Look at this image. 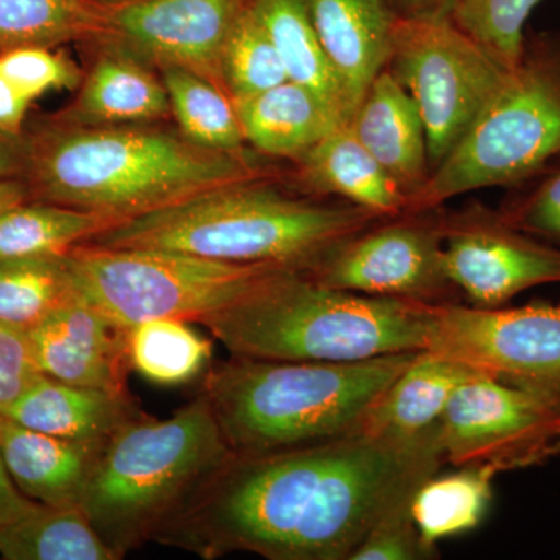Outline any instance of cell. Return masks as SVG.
Instances as JSON below:
<instances>
[{
	"label": "cell",
	"instance_id": "d6a6232c",
	"mask_svg": "<svg viewBox=\"0 0 560 560\" xmlns=\"http://www.w3.org/2000/svg\"><path fill=\"white\" fill-rule=\"evenodd\" d=\"M541 0H452L447 16L488 51L501 68L514 69L526 40V22Z\"/></svg>",
	"mask_w": 560,
	"mask_h": 560
},
{
	"label": "cell",
	"instance_id": "8d00e7d4",
	"mask_svg": "<svg viewBox=\"0 0 560 560\" xmlns=\"http://www.w3.org/2000/svg\"><path fill=\"white\" fill-rule=\"evenodd\" d=\"M40 375L27 331L0 323V410L13 404Z\"/></svg>",
	"mask_w": 560,
	"mask_h": 560
},
{
	"label": "cell",
	"instance_id": "3957f363",
	"mask_svg": "<svg viewBox=\"0 0 560 560\" xmlns=\"http://www.w3.org/2000/svg\"><path fill=\"white\" fill-rule=\"evenodd\" d=\"M382 217L350 202L293 197L267 179L230 184L145 215L86 243L178 250L230 264L311 270Z\"/></svg>",
	"mask_w": 560,
	"mask_h": 560
},
{
	"label": "cell",
	"instance_id": "ffe728a7",
	"mask_svg": "<svg viewBox=\"0 0 560 560\" xmlns=\"http://www.w3.org/2000/svg\"><path fill=\"white\" fill-rule=\"evenodd\" d=\"M0 412L40 433L103 444L140 411L128 393L70 385L43 374Z\"/></svg>",
	"mask_w": 560,
	"mask_h": 560
},
{
	"label": "cell",
	"instance_id": "5b68a950",
	"mask_svg": "<svg viewBox=\"0 0 560 560\" xmlns=\"http://www.w3.org/2000/svg\"><path fill=\"white\" fill-rule=\"evenodd\" d=\"M415 353L360 361L232 355L205 372L200 394L232 453L289 451L357 433Z\"/></svg>",
	"mask_w": 560,
	"mask_h": 560
},
{
	"label": "cell",
	"instance_id": "f35d334b",
	"mask_svg": "<svg viewBox=\"0 0 560 560\" xmlns=\"http://www.w3.org/2000/svg\"><path fill=\"white\" fill-rule=\"evenodd\" d=\"M33 504L35 501L27 499L11 480L0 456V528L20 518Z\"/></svg>",
	"mask_w": 560,
	"mask_h": 560
},
{
	"label": "cell",
	"instance_id": "30bf717a",
	"mask_svg": "<svg viewBox=\"0 0 560 560\" xmlns=\"http://www.w3.org/2000/svg\"><path fill=\"white\" fill-rule=\"evenodd\" d=\"M438 431L445 464L539 466L560 455V394L478 374L453 394Z\"/></svg>",
	"mask_w": 560,
	"mask_h": 560
},
{
	"label": "cell",
	"instance_id": "7bdbcfd3",
	"mask_svg": "<svg viewBox=\"0 0 560 560\" xmlns=\"http://www.w3.org/2000/svg\"><path fill=\"white\" fill-rule=\"evenodd\" d=\"M98 2H113V0H98Z\"/></svg>",
	"mask_w": 560,
	"mask_h": 560
},
{
	"label": "cell",
	"instance_id": "277c9868",
	"mask_svg": "<svg viewBox=\"0 0 560 560\" xmlns=\"http://www.w3.org/2000/svg\"><path fill=\"white\" fill-rule=\"evenodd\" d=\"M429 302L330 289L276 267L238 300L198 320L232 355L360 361L425 349Z\"/></svg>",
	"mask_w": 560,
	"mask_h": 560
},
{
	"label": "cell",
	"instance_id": "74e56055",
	"mask_svg": "<svg viewBox=\"0 0 560 560\" xmlns=\"http://www.w3.org/2000/svg\"><path fill=\"white\" fill-rule=\"evenodd\" d=\"M32 101L0 73V132L13 139H22L25 117Z\"/></svg>",
	"mask_w": 560,
	"mask_h": 560
},
{
	"label": "cell",
	"instance_id": "7a4b0ae2",
	"mask_svg": "<svg viewBox=\"0 0 560 560\" xmlns=\"http://www.w3.org/2000/svg\"><path fill=\"white\" fill-rule=\"evenodd\" d=\"M32 200L130 220L205 191L268 179L246 156L206 149L184 135L132 125L60 124L22 140Z\"/></svg>",
	"mask_w": 560,
	"mask_h": 560
},
{
	"label": "cell",
	"instance_id": "e575fe53",
	"mask_svg": "<svg viewBox=\"0 0 560 560\" xmlns=\"http://www.w3.org/2000/svg\"><path fill=\"white\" fill-rule=\"evenodd\" d=\"M412 495L394 504L372 526L350 560H422L434 559L438 552L430 551L420 539L412 521Z\"/></svg>",
	"mask_w": 560,
	"mask_h": 560
},
{
	"label": "cell",
	"instance_id": "836d02e7",
	"mask_svg": "<svg viewBox=\"0 0 560 560\" xmlns=\"http://www.w3.org/2000/svg\"><path fill=\"white\" fill-rule=\"evenodd\" d=\"M0 73L32 102L47 92L72 90L81 83L75 62L50 47L25 46L0 51Z\"/></svg>",
	"mask_w": 560,
	"mask_h": 560
},
{
	"label": "cell",
	"instance_id": "52a82bcc",
	"mask_svg": "<svg viewBox=\"0 0 560 560\" xmlns=\"http://www.w3.org/2000/svg\"><path fill=\"white\" fill-rule=\"evenodd\" d=\"M560 158V36H526L508 70L456 149L431 172L405 213L490 187L515 186Z\"/></svg>",
	"mask_w": 560,
	"mask_h": 560
},
{
	"label": "cell",
	"instance_id": "7c38bea8",
	"mask_svg": "<svg viewBox=\"0 0 560 560\" xmlns=\"http://www.w3.org/2000/svg\"><path fill=\"white\" fill-rule=\"evenodd\" d=\"M330 289L442 304L458 293L444 268L440 209L383 219L305 270Z\"/></svg>",
	"mask_w": 560,
	"mask_h": 560
},
{
	"label": "cell",
	"instance_id": "60d3db41",
	"mask_svg": "<svg viewBox=\"0 0 560 560\" xmlns=\"http://www.w3.org/2000/svg\"><path fill=\"white\" fill-rule=\"evenodd\" d=\"M397 16H447L452 0H390Z\"/></svg>",
	"mask_w": 560,
	"mask_h": 560
},
{
	"label": "cell",
	"instance_id": "484cf974",
	"mask_svg": "<svg viewBox=\"0 0 560 560\" xmlns=\"http://www.w3.org/2000/svg\"><path fill=\"white\" fill-rule=\"evenodd\" d=\"M0 556L9 560H117L80 506L35 504L0 528Z\"/></svg>",
	"mask_w": 560,
	"mask_h": 560
},
{
	"label": "cell",
	"instance_id": "d6986e66",
	"mask_svg": "<svg viewBox=\"0 0 560 560\" xmlns=\"http://www.w3.org/2000/svg\"><path fill=\"white\" fill-rule=\"evenodd\" d=\"M294 162L298 178L320 197H337L382 219L399 217L407 210V195L360 142L350 121L335 128Z\"/></svg>",
	"mask_w": 560,
	"mask_h": 560
},
{
	"label": "cell",
	"instance_id": "8992f818",
	"mask_svg": "<svg viewBox=\"0 0 560 560\" xmlns=\"http://www.w3.org/2000/svg\"><path fill=\"white\" fill-rule=\"evenodd\" d=\"M230 453L201 394L168 419L139 412L103 445L80 508L110 550L125 558L153 541Z\"/></svg>",
	"mask_w": 560,
	"mask_h": 560
},
{
	"label": "cell",
	"instance_id": "d4e9b609",
	"mask_svg": "<svg viewBox=\"0 0 560 560\" xmlns=\"http://www.w3.org/2000/svg\"><path fill=\"white\" fill-rule=\"evenodd\" d=\"M119 217L28 200L0 212V260L66 256L124 223Z\"/></svg>",
	"mask_w": 560,
	"mask_h": 560
},
{
	"label": "cell",
	"instance_id": "8fae6325",
	"mask_svg": "<svg viewBox=\"0 0 560 560\" xmlns=\"http://www.w3.org/2000/svg\"><path fill=\"white\" fill-rule=\"evenodd\" d=\"M423 350L499 381L560 394V304H430Z\"/></svg>",
	"mask_w": 560,
	"mask_h": 560
},
{
	"label": "cell",
	"instance_id": "4316f807",
	"mask_svg": "<svg viewBox=\"0 0 560 560\" xmlns=\"http://www.w3.org/2000/svg\"><path fill=\"white\" fill-rule=\"evenodd\" d=\"M497 471L464 466L447 475L427 478L412 497L411 514L420 539L430 551L447 537L477 528L492 501Z\"/></svg>",
	"mask_w": 560,
	"mask_h": 560
},
{
	"label": "cell",
	"instance_id": "7402d4cb",
	"mask_svg": "<svg viewBox=\"0 0 560 560\" xmlns=\"http://www.w3.org/2000/svg\"><path fill=\"white\" fill-rule=\"evenodd\" d=\"M246 143L260 153L296 161L345 121L293 81L234 102Z\"/></svg>",
	"mask_w": 560,
	"mask_h": 560
},
{
	"label": "cell",
	"instance_id": "4fadbf2b",
	"mask_svg": "<svg viewBox=\"0 0 560 560\" xmlns=\"http://www.w3.org/2000/svg\"><path fill=\"white\" fill-rule=\"evenodd\" d=\"M444 268L477 307H501L522 291L560 282V246L515 230L486 209L442 213Z\"/></svg>",
	"mask_w": 560,
	"mask_h": 560
},
{
	"label": "cell",
	"instance_id": "9a60e30c",
	"mask_svg": "<svg viewBox=\"0 0 560 560\" xmlns=\"http://www.w3.org/2000/svg\"><path fill=\"white\" fill-rule=\"evenodd\" d=\"M127 331L77 296L27 335L36 364L47 377L127 394Z\"/></svg>",
	"mask_w": 560,
	"mask_h": 560
},
{
	"label": "cell",
	"instance_id": "ba28073f",
	"mask_svg": "<svg viewBox=\"0 0 560 560\" xmlns=\"http://www.w3.org/2000/svg\"><path fill=\"white\" fill-rule=\"evenodd\" d=\"M66 261L79 296L127 330L151 319L198 323L238 300L276 268L92 243L75 246Z\"/></svg>",
	"mask_w": 560,
	"mask_h": 560
},
{
	"label": "cell",
	"instance_id": "f546056e",
	"mask_svg": "<svg viewBox=\"0 0 560 560\" xmlns=\"http://www.w3.org/2000/svg\"><path fill=\"white\" fill-rule=\"evenodd\" d=\"M173 116L191 142L206 149L238 153L246 140L237 109L226 91L180 68H162Z\"/></svg>",
	"mask_w": 560,
	"mask_h": 560
},
{
	"label": "cell",
	"instance_id": "b9f144b4",
	"mask_svg": "<svg viewBox=\"0 0 560 560\" xmlns=\"http://www.w3.org/2000/svg\"><path fill=\"white\" fill-rule=\"evenodd\" d=\"M28 200L32 194L24 178L0 179V212Z\"/></svg>",
	"mask_w": 560,
	"mask_h": 560
},
{
	"label": "cell",
	"instance_id": "cb8c5ba5",
	"mask_svg": "<svg viewBox=\"0 0 560 560\" xmlns=\"http://www.w3.org/2000/svg\"><path fill=\"white\" fill-rule=\"evenodd\" d=\"M253 7L278 49L289 80L307 88L342 120L350 121L353 109L348 92L320 44L304 0H254Z\"/></svg>",
	"mask_w": 560,
	"mask_h": 560
},
{
	"label": "cell",
	"instance_id": "d590c367",
	"mask_svg": "<svg viewBox=\"0 0 560 560\" xmlns=\"http://www.w3.org/2000/svg\"><path fill=\"white\" fill-rule=\"evenodd\" d=\"M500 215L515 230L560 246V167Z\"/></svg>",
	"mask_w": 560,
	"mask_h": 560
},
{
	"label": "cell",
	"instance_id": "44dd1931",
	"mask_svg": "<svg viewBox=\"0 0 560 560\" xmlns=\"http://www.w3.org/2000/svg\"><path fill=\"white\" fill-rule=\"evenodd\" d=\"M480 372L419 350L410 363L383 390L361 419L357 433L383 438H415L440 422L459 386Z\"/></svg>",
	"mask_w": 560,
	"mask_h": 560
},
{
	"label": "cell",
	"instance_id": "4dcf8cb0",
	"mask_svg": "<svg viewBox=\"0 0 560 560\" xmlns=\"http://www.w3.org/2000/svg\"><path fill=\"white\" fill-rule=\"evenodd\" d=\"M77 296L66 256L0 260V323L32 330Z\"/></svg>",
	"mask_w": 560,
	"mask_h": 560
},
{
	"label": "cell",
	"instance_id": "6da1fadb",
	"mask_svg": "<svg viewBox=\"0 0 560 560\" xmlns=\"http://www.w3.org/2000/svg\"><path fill=\"white\" fill-rule=\"evenodd\" d=\"M444 464L438 425L415 438L350 433L289 451L231 452L153 541L206 560L235 551L350 560L378 518Z\"/></svg>",
	"mask_w": 560,
	"mask_h": 560
},
{
	"label": "cell",
	"instance_id": "5bb4252c",
	"mask_svg": "<svg viewBox=\"0 0 560 560\" xmlns=\"http://www.w3.org/2000/svg\"><path fill=\"white\" fill-rule=\"evenodd\" d=\"M105 40L162 68H180L224 90L221 58L253 0H113L102 2Z\"/></svg>",
	"mask_w": 560,
	"mask_h": 560
},
{
	"label": "cell",
	"instance_id": "f1b7e54d",
	"mask_svg": "<svg viewBox=\"0 0 560 560\" xmlns=\"http://www.w3.org/2000/svg\"><path fill=\"white\" fill-rule=\"evenodd\" d=\"M212 341L180 319H151L127 331L131 370L158 386L186 385L205 375Z\"/></svg>",
	"mask_w": 560,
	"mask_h": 560
},
{
	"label": "cell",
	"instance_id": "603a6c76",
	"mask_svg": "<svg viewBox=\"0 0 560 560\" xmlns=\"http://www.w3.org/2000/svg\"><path fill=\"white\" fill-rule=\"evenodd\" d=\"M117 49L120 51H106L95 61L75 105L62 120L102 127L145 124L168 116L171 101L162 79L120 47Z\"/></svg>",
	"mask_w": 560,
	"mask_h": 560
},
{
	"label": "cell",
	"instance_id": "83f0119b",
	"mask_svg": "<svg viewBox=\"0 0 560 560\" xmlns=\"http://www.w3.org/2000/svg\"><path fill=\"white\" fill-rule=\"evenodd\" d=\"M106 33L98 0H0V51L105 40Z\"/></svg>",
	"mask_w": 560,
	"mask_h": 560
},
{
	"label": "cell",
	"instance_id": "ab89813d",
	"mask_svg": "<svg viewBox=\"0 0 560 560\" xmlns=\"http://www.w3.org/2000/svg\"><path fill=\"white\" fill-rule=\"evenodd\" d=\"M24 154L22 139L9 138L0 132V179L22 178Z\"/></svg>",
	"mask_w": 560,
	"mask_h": 560
},
{
	"label": "cell",
	"instance_id": "2e32d148",
	"mask_svg": "<svg viewBox=\"0 0 560 560\" xmlns=\"http://www.w3.org/2000/svg\"><path fill=\"white\" fill-rule=\"evenodd\" d=\"M350 125L407 200L422 189L431 175L425 127L410 94L388 69L372 81Z\"/></svg>",
	"mask_w": 560,
	"mask_h": 560
},
{
	"label": "cell",
	"instance_id": "ac0fdd59",
	"mask_svg": "<svg viewBox=\"0 0 560 560\" xmlns=\"http://www.w3.org/2000/svg\"><path fill=\"white\" fill-rule=\"evenodd\" d=\"M103 445L40 433L0 412L3 466L16 488L38 503L80 506Z\"/></svg>",
	"mask_w": 560,
	"mask_h": 560
},
{
	"label": "cell",
	"instance_id": "1f68e13d",
	"mask_svg": "<svg viewBox=\"0 0 560 560\" xmlns=\"http://www.w3.org/2000/svg\"><path fill=\"white\" fill-rule=\"evenodd\" d=\"M221 77L232 102L253 97L289 81L278 49L253 3L235 22L226 40Z\"/></svg>",
	"mask_w": 560,
	"mask_h": 560
},
{
	"label": "cell",
	"instance_id": "9c48e42d",
	"mask_svg": "<svg viewBox=\"0 0 560 560\" xmlns=\"http://www.w3.org/2000/svg\"><path fill=\"white\" fill-rule=\"evenodd\" d=\"M386 69L418 106L431 172L456 149L508 72L448 16H397Z\"/></svg>",
	"mask_w": 560,
	"mask_h": 560
},
{
	"label": "cell",
	"instance_id": "e0dca14e",
	"mask_svg": "<svg viewBox=\"0 0 560 560\" xmlns=\"http://www.w3.org/2000/svg\"><path fill=\"white\" fill-rule=\"evenodd\" d=\"M304 2L355 113L368 88L388 62L396 10L390 0Z\"/></svg>",
	"mask_w": 560,
	"mask_h": 560
}]
</instances>
